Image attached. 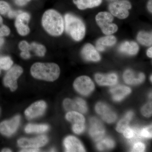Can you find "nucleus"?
<instances>
[{"label": "nucleus", "mask_w": 152, "mask_h": 152, "mask_svg": "<svg viewBox=\"0 0 152 152\" xmlns=\"http://www.w3.org/2000/svg\"><path fill=\"white\" fill-rule=\"evenodd\" d=\"M42 25L45 30L53 36H59L64 29V23L59 13L53 10L46 11L42 18Z\"/></svg>", "instance_id": "1"}, {"label": "nucleus", "mask_w": 152, "mask_h": 152, "mask_svg": "<svg viewBox=\"0 0 152 152\" xmlns=\"http://www.w3.org/2000/svg\"><path fill=\"white\" fill-rule=\"evenodd\" d=\"M31 73L36 79L53 82L59 77L60 69L55 63H36L32 66Z\"/></svg>", "instance_id": "2"}, {"label": "nucleus", "mask_w": 152, "mask_h": 152, "mask_svg": "<svg viewBox=\"0 0 152 152\" xmlns=\"http://www.w3.org/2000/svg\"><path fill=\"white\" fill-rule=\"evenodd\" d=\"M64 25L66 32L75 41H81L84 37L86 26L78 17L71 14H66Z\"/></svg>", "instance_id": "3"}, {"label": "nucleus", "mask_w": 152, "mask_h": 152, "mask_svg": "<svg viewBox=\"0 0 152 152\" xmlns=\"http://www.w3.org/2000/svg\"><path fill=\"white\" fill-rule=\"evenodd\" d=\"M96 20L97 24L104 34L112 35L118 31L117 25L112 23L114 20L113 15L108 12L99 13L96 16Z\"/></svg>", "instance_id": "4"}, {"label": "nucleus", "mask_w": 152, "mask_h": 152, "mask_svg": "<svg viewBox=\"0 0 152 152\" xmlns=\"http://www.w3.org/2000/svg\"><path fill=\"white\" fill-rule=\"evenodd\" d=\"M131 3L127 0H121L110 4L109 9L111 14L120 19L126 18L129 15V10L131 9Z\"/></svg>", "instance_id": "5"}, {"label": "nucleus", "mask_w": 152, "mask_h": 152, "mask_svg": "<svg viewBox=\"0 0 152 152\" xmlns=\"http://www.w3.org/2000/svg\"><path fill=\"white\" fill-rule=\"evenodd\" d=\"M23 72L21 67L15 65L9 69L3 80L4 84L9 87L12 91H15L18 88L17 80Z\"/></svg>", "instance_id": "6"}, {"label": "nucleus", "mask_w": 152, "mask_h": 152, "mask_svg": "<svg viewBox=\"0 0 152 152\" xmlns=\"http://www.w3.org/2000/svg\"><path fill=\"white\" fill-rule=\"evenodd\" d=\"M74 87L79 94L84 96H87L94 89L95 85L89 77L82 76L75 80Z\"/></svg>", "instance_id": "7"}, {"label": "nucleus", "mask_w": 152, "mask_h": 152, "mask_svg": "<svg viewBox=\"0 0 152 152\" xmlns=\"http://www.w3.org/2000/svg\"><path fill=\"white\" fill-rule=\"evenodd\" d=\"M21 117L17 115L10 120L0 124V133L3 135L10 137L15 132L20 122Z\"/></svg>", "instance_id": "8"}, {"label": "nucleus", "mask_w": 152, "mask_h": 152, "mask_svg": "<svg viewBox=\"0 0 152 152\" xmlns=\"http://www.w3.org/2000/svg\"><path fill=\"white\" fill-rule=\"evenodd\" d=\"M48 142L46 136L42 135L34 138L28 139L22 138L18 141V145L23 148H39L44 146Z\"/></svg>", "instance_id": "9"}, {"label": "nucleus", "mask_w": 152, "mask_h": 152, "mask_svg": "<svg viewBox=\"0 0 152 152\" xmlns=\"http://www.w3.org/2000/svg\"><path fill=\"white\" fill-rule=\"evenodd\" d=\"M47 107V104L43 101L36 102L29 106L25 112V115L28 119H32L42 115Z\"/></svg>", "instance_id": "10"}, {"label": "nucleus", "mask_w": 152, "mask_h": 152, "mask_svg": "<svg viewBox=\"0 0 152 152\" xmlns=\"http://www.w3.org/2000/svg\"><path fill=\"white\" fill-rule=\"evenodd\" d=\"M90 124V135L95 141L100 140L103 137L105 132L103 125L99 120L95 118L91 119Z\"/></svg>", "instance_id": "11"}, {"label": "nucleus", "mask_w": 152, "mask_h": 152, "mask_svg": "<svg viewBox=\"0 0 152 152\" xmlns=\"http://www.w3.org/2000/svg\"><path fill=\"white\" fill-rule=\"evenodd\" d=\"M30 19L29 14L27 12H20L17 16L15 26L19 34L24 36L30 32V28L27 23Z\"/></svg>", "instance_id": "12"}, {"label": "nucleus", "mask_w": 152, "mask_h": 152, "mask_svg": "<svg viewBox=\"0 0 152 152\" xmlns=\"http://www.w3.org/2000/svg\"><path fill=\"white\" fill-rule=\"evenodd\" d=\"M66 151L68 152H85L86 150L80 140L76 137L68 136L64 142Z\"/></svg>", "instance_id": "13"}, {"label": "nucleus", "mask_w": 152, "mask_h": 152, "mask_svg": "<svg viewBox=\"0 0 152 152\" xmlns=\"http://www.w3.org/2000/svg\"><path fill=\"white\" fill-rule=\"evenodd\" d=\"M81 54L83 58L86 61L98 62L101 60V56L97 50L91 44L85 45L82 49Z\"/></svg>", "instance_id": "14"}, {"label": "nucleus", "mask_w": 152, "mask_h": 152, "mask_svg": "<svg viewBox=\"0 0 152 152\" xmlns=\"http://www.w3.org/2000/svg\"><path fill=\"white\" fill-rule=\"evenodd\" d=\"M95 80L101 86H113L118 82V76L115 73L107 75L97 73L95 75Z\"/></svg>", "instance_id": "15"}, {"label": "nucleus", "mask_w": 152, "mask_h": 152, "mask_svg": "<svg viewBox=\"0 0 152 152\" xmlns=\"http://www.w3.org/2000/svg\"><path fill=\"white\" fill-rule=\"evenodd\" d=\"M124 80L129 85H137L141 83L145 79V75L140 73L137 75L131 70H126L123 75Z\"/></svg>", "instance_id": "16"}, {"label": "nucleus", "mask_w": 152, "mask_h": 152, "mask_svg": "<svg viewBox=\"0 0 152 152\" xmlns=\"http://www.w3.org/2000/svg\"><path fill=\"white\" fill-rule=\"evenodd\" d=\"M110 91L113 95L114 100L119 102L123 99L127 95L130 94L131 90L129 87L119 85L112 88Z\"/></svg>", "instance_id": "17"}, {"label": "nucleus", "mask_w": 152, "mask_h": 152, "mask_svg": "<svg viewBox=\"0 0 152 152\" xmlns=\"http://www.w3.org/2000/svg\"><path fill=\"white\" fill-rule=\"evenodd\" d=\"M116 42V38L115 36L110 35L102 37L97 41L96 43V50L99 51H103L106 49V47L113 46Z\"/></svg>", "instance_id": "18"}, {"label": "nucleus", "mask_w": 152, "mask_h": 152, "mask_svg": "<svg viewBox=\"0 0 152 152\" xmlns=\"http://www.w3.org/2000/svg\"><path fill=\"white\" fill-rule=\"evenodd\" d=\"M119 50L121 53L127 54L134 56L139 51V47L138 44L134 42L126 41L121 44Z\"/></svg>", "instance_id": "19"}, {"label": "nucleus", "mask_w": 152, "mask_h": 152, "mask_svg": "<svg viewBox=\"0 0 152 152\" xmlns=\"http://www.w3.org/2000/svg\"><path fill=\"white\" fill-rule=\"evenodd\" d=\"M102 1V0H73L75 4L81 10L98 7L101 4Z\"/></svg>", "instance_id": "20"}, {"label": "nucleus", "mask_w": 152, "mask_h": 152, "mask_svg": "<svg viewBox=\"0 0 152 152\" xmlns=\"http://www.w3.org/2000/svg\"><path fill=\"white\" fill-rule=\"evenodd\" d=\"M66 118L73 124H84L85 122L84 117L80 113L75 111L68 112L66 115Z\"/></svg>", "instance_id": "21"}, {"label": "nucleus", "mask_w": 152, "mask_h": 152, "mask_svg": "<svg viewBox=\"0 0 152 152\" xmlns=\"http://www.w3.org/2000/svg\"><path fill=\"white\" fill-rule=\"evenodd\" d=\"M134 115V113L129 111L127 113L126 116L121 119L117 125L116 130L119 133H123L125 130L129 126V124Z\"/></svg>", "instance_id": "22"}, {"label": "nucleus", "mask_w": 152, "mask_h": 152, "mask_svg": "<svg viewBox=\"0 0 152 152\" xmlns=\"http://www.w3.org/2000/svg\"><path fill=\"white\" fill-rule=\"evenodd\" d=\"M137 40L143 45L149 46L152 43V33L145 31H141L138 34Z\"/></svg>", "instance_id": "23"}, {"label": "nucleus", "mask_w": 152, "mask_h": 152, "mask_svg": "<svg viewBox=\"0 0 152 152\" xmlns=\"http://www.w3.org/2000/svg\"><path fill=\"white\" fill-rule=\"evenodd\" d=\"M49 126L46 124H28L25 128V132L26 133H43L47 132L49 129Z\"/></svg>", "instance_id": "24"}, {"label": "nucleus", "mask_w": 152, "mask_h": 152, "mask_svg": "<svg viewBox=\"0 0 152 152\" xmlns=\"http://www.w3.org/2000/svg\"><path fill=\"white\" fill-rule=\"evenodd\" d=\"M115 145V142L112 139L106 138L101 141L97 145V148L99 151H103L106 149H111Z\"/></svg>", "instance_id": "25"}, {"label": "nucleus", "mask_w": 152, "mask_h": 152, "mask_svg": "<svg viewBox=\"0 0 152 152\" xmlns=\"http://www.w3.org/2000/svg\"><path fill=\"white\" fill-rule=\"evenodd\" d=\"M75 103V111L79 112L81 113H86L88 108L86 103L83 99L80 98H77L74 100Z\"/></svg>", "instance_id": "26"}, {"label": "nucleus", "mask_w": 152, "mask_h": 152, "mask_svg": "<svg viewBox=\"0 0 152 152\" xmlns=\"http://www.w3.org/2000/svg\"><path fill=\"white\" fill-rule=\"evenodd\" d=\"M13 64V62L10 57H0V69L8 70L10 69Z\"/></svg>", "instance_id": "27"}, {"label": "nucleus", "mask_w": 152, "mask_h": 152, "mask_svg": "<svg viewBox=\"0 0 152 152\" xmlns=\"http://www.w3.org/2000/svg\"><path fill=\"white\" fill-rule=\"evenodd\" d=\"M31 50H33L34 51L36 54L38 56H44L46 52V49L45 47L35 42H33L31 44Z\"/></svg>", "instance_id": "28"}, {"label": "nucleus", "mask_w": 152, "mask_h": 152, "mask_svg": "<svg viewBox=\"0 0 152 152\" xmlns=\"http://www.w3.org/2000/svg\"><path fill=\"white\" fill-rule=\"evenodd\" d=\"M95 110L96 112L99 115H100L101 116L106 115L111 111L108 106L102 102L98 103L95 107Z\"/></svg>", "instance_id": "29"}, {"label": "nucleus", "mask_w": 152, "mask_h": 152, "mask_svg": "<svg viewBox=\"0 0 152 152\" xmlns=\"http://www.w3.org/2000/svg\"><path fill=\"white\" fill-rule=\"evenodd\" d=\"M138 128H132L128 126L126 129L123 132L124 136L127 139H130L131 141L135 139L137 135Z\"/></svg>", "instance_id": "30"}, {"label": "nucleus", "mask_w": 152, "mask_h": 152, "mask_svg": "<svg viewBox=\"0 0 152 152\" xmlns=\"http://www.w3.org/2000/svg\"><path fill=\"white\" fill-rule=\"evenodd\" d=\"M64 108L67 111H75L76 106L75 101L69 99H66L63 102Z\"/></svg>", "instance_id": "31"}, {"label": "nucleus", "mask_w": 152, "mask_h": 152, "mask_svg": "<svg viewBox=\"0 0 152 152\" xmlns=\"http://www.w3.org/2000/svg\"><path fill=\"white\" fill-rule=\"evenodd\" d=\"M101 117L104 121L109 124L114 122L117 118L116 114L112 110Z\"/></svg>", "instance_id": "32"}, {"label": "nucleus", "mask_w": 152, "mask_h": 152, "mask_svg": "<svg viewBox=\"0 0 152 152\" xmlns=\"http://www.w3.org/2000/svg\"><path fill=\"white\" fill-rule=\"evenodd\" d=\"M141 137L151 138L152 137V126H148L140 130L139 132Z\"/></svg>", "instance_id": "33"}, {"label": "nucleus", "mask_w": 152, "mask_h": 152, "mask_svg": "<svg viewBox=\"0 0 152 152\" xmlns=\"http://www.w3.org/2000/svg\"><path fill=\"white\" fill-rule=\"evenodd\" d=\"M152 103H148L143 107L141 113L143 115L146 117H150L152 115Z\"/></svg>", "instance_id": "34"}, {"label": "nucleus", "mask_w": 152, "mask_h": 152, "mask_svg": "<svg viewBox=\"0 0 152 152\" xmlns=\"http://www.w3.org/2000/svg\"><path fill=\"white\" fill-rule=\"evenodd\" d=\"M10 10V7L7 2L0 1V14L5 15Z\"/></svg>", "instance_id": "35"}, {"label": "nucleus", "mask_w": 152, "mask_h": 152, "mask_svg": "<svg viewBox=\"0 0 152 152\" xmlns=\"http://www.w3.org/2000/svg\"><path fill=\"white\" fill-rule=\"evenodd\" d=\"M145 149V146L143 143L140 142H137L133 145L132 151V152H144Z\"/></svg>", "instance_id": "36"}, {"label": "nucleus", "mask_w": 152, "mask_h": 152, "mask_svg": "<svg viewBox=\"0 0 152 152\" xmlns=\"http://www.w3.org/2000/svg\"><path fill=\"white\" fill-rule=\"evenodd\" d=\"M85 124H73L72 126V130L76 134H80L84 131Z\"/></svg>", "instance_id": "37"}, {"label": "nucleus", "mask_w": 152, "mask_h": 152, "mask_svg": "<svg viewBox=\"0 0 152 152\" xmlns=\"http://www.w3.org/2000/svg\"><path fill=\"white\" fill-rule=\"evenodd\" d=\"M19 48L22 51H29L31 50V45L26 41H23L19 44Z\"/></svg>", "instance_id": "38"}, {"label": "nucleus", "mask_w": 152, "mask_h": 152, "mask_svg": "<svg viewBox=\"0 0 152 152\" xmlns=\"http://www.w3.org/2000/svg\"><path fill=\"white\" fill-rule=\"evenodd\" d=\"M10 33V30L7 26L5 25H2L0 28V36H8Z\"/></svg>", "instance_id": "39"}, {"label": "nucleus", "mask_w": 152, "mask_h": 152, "mask_svg": "<svg viewBox=\"0 0 152 152\" xmlns=\"http://www.w3.org/2000/svg\"><path fill=\"white\" fill-rule=\"evenodd\" d=\"M20 11H15L10 10L8 13V16L9 18H13L17 16L18 14L20 13Z\"/></svg>", "instance_id": "40"}, {"label": "nucleus", "mask_w": 152, "mask_h": 152, "mask_svg": "<svg viewBox=\"0 0 152 152\" xmlns=\"http://www.w3.org/2000/svg\"><path fill=\"white\" fill-rule=\"evenodd\" d=\"M39 151V148H26L21 150L20 152H37Z\"/></svg>", "instance_id": "41"}, {"label": "nucleus", "mask_w": 152, "mask_h": 152, "mask_svg": "<svg viewBox=\"0 0 152 152\" xmlns=\"http://www.w3.org/2000/svg\"><path fill=\"white\" fill-rule=\"evenodd\" d=\"M31 0H15V2L18 5L20 6H24Z\"/></svg>", "instance_id": "42"}, {"label": "nucleus", "mask_w": 152, "mask_h": 152, "mask_svg": "<svg viewBox=\"0 0 152 152\" xmlns=\"http://www.w3.org/2000/svg\"><path fill=\"white\" fill-rule=\"evenodd\" d=\"M21 56L24 59H28L31 57V55L28 51H22L20 53Z\"/></svg>", "instance_id": "43"}, {"label": "nucleus", "mask_w": 152, "mask_h": 152, "mask_svg": "<svg viewBox=\"0 0 152 152\" xmlns=\"http://www.w3.org/2000/svg\"><path fill=\"white\" fill-rule=\"evenodd\" d=\"M152 47L148 49V50L147 51V55L148 56V57L149 58H151L152 57Z\"/></svg>", "instance_id": "44"}, {"label": "nucleus", "mask_w": 152, "mask_h": 152, "mask_svg": "<svg viewBox=\"0 0 152 152\" xmlns=\"http://www.w3.org/2000/svg\"><path fill=\"white\" fill-rule=\"evenodd\" d=\"M152 0H150L149 1L148 3V8L151 12H152Z\"/></svg>", "instance_id": "45"}, {"label": "nucleus", "mask_w": 152, "mask_h": 152, "mask_svg": "<svg viewBox=\"0 0 152 152\" xmlns=\"http://www.w3.org/2000/svg\"><path fill=\"white\" fill-rule=\"evenodd\" d=\"M1 152H12V151H11L10 149L8 148H4V149H3L1 151Z\"/></svg>", "instance_id": "46"}, {"label": "nucleus", "mask_w": 152, "mask_h": 152, "mask_svg": "<svg viewBox=\"0 0 152 152\" xmlns=\"http://www.w3.org/2000/svg\"><path fill=\"white\" fill-rule=\"evenodd\" d=\"M3 23V19L0 16V24L1 25Z\"/></svg>", "instance_id": "47"}, {"label": "nucleus", "mask_w": 152, "mask_h": 152, "mask_svg": "<svg viewBox=\"0 0 152 152\" xmlns=\"http://www.w3.org/2000/svg\"><path fill=\"white\" fill-rule=\"evenodd\" d=\"M3 42V41L1 39H0V45H1Z\"/></svg>", "instance_id": "48"}, {"label": "nucleus", "mask_w": 152, "mask_h": 152, "mask_svg": "<svg viewBox=\"0 0 152 152\" xmlns=\"http://www.w3.org/2000/svg\"><path fill=\"white\" fill-rule=\"evenodd\" d=\"M55 151H56V150H55L54 148L52 149L51 150V151L52 152H54Z\"/></svg>", "instance_id": "49"}, {"label": "nucleus", "mask_w": 152, "mask_h": 152, "mask_svg": "<svg viewBox=\"0 0 152 152\" xmlns=\"http://www.w3.org/2000/svg\"><path fill=\"white\" fill-rule=\"evenodd\" d=\"M150 80H151V82H152V75L151 76V77H150Z\"/></svg>", "instance_id": "50"}, {"label": "nucleus", "mask_w": 152, "mask_h": 152, "mask_svg": "<svg viewBox=\"0 0 152 152\" xmlns=\"http://www.w3.org/2000/svg\"><path fill=\"white\" fill-rule=\"evenodd\" d=\"M0 113H1V108H0Z\"/></svg>", "instance_id": "51"}, {"label": "nucleus", "mask_w": 152, "mask_h": 152, "mask_svg": "<svg viewBox=\"0 0 152 152\" xmlns=\"http://www.w3.org/2000/svg\"><path fill=\"white\" fill-rule=\"evenodd\" d=\"M0 74H1V69H0Z\"/></svg>", "instance_id": "52"}]
</instances>
